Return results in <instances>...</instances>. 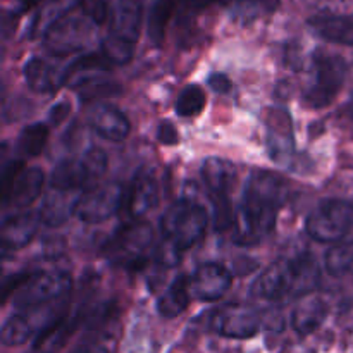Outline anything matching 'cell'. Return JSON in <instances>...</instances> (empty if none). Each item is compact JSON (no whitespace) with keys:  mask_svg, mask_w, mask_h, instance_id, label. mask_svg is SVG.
I'll list each match as a JSON object with an SVG mask.
<instances>
[{"mask_svg":"<svg viewBox=\"0 0 353 353\" xmlns=\"http://www.w3.org/2000/svg\"><path fill=\"white\" fill-rule=\"evenodd\" d=\"M81 100L93 99H105V97H119L123 88L114 81H105V79H88L81 83Z\"/></svg>","mask_w":353,"mask_h":353,"instance_id":"31","label":"cell"},{"mask_svg":"<svg viewBox=\"0 0 353 353\" xmlns=\"http://www.w3.org/2000/svg\"><path fill=\"white\" fill-rule=\"evenodd\" d=\"M164 240L185 252L195 247L207 230V212L193 200H178L172 203L161 221Z\"/></svg>","mask_w":353,"mask_h":353,"instance_id":"3","label":"cell"},{"mask_svg":"<svg viewBox=\"0 0 353 353\" xmlns=\"http://www.w3.org/2000/svg\"><path fill=\"white\" fill-rule=\"evenodd\" d=\"M38 221L34 214L17 212L3 217L2 221V247L3 250L23 248L33 240L38 230Z\"/></svg>","mask_w":353,"mask_h":353,"instance_id":"20","label":"cell"},{"mask_svg":"<svg viewBox=\"0 0 353 353\" xmlns=\"http://www.w3.org/2000/svg\"><path fill=\"white\" fill-rule=\"evenodd\" d=\"M48 140V128L43 123H34L24 128L17 138V152L24 157H37L41 154Z\"/></svg>","mask_w":353,"mask_h":353,"instance_id":"27","label":"cell"},{"mask_svg":"<svg viewBox=\"0 0 353 353\" xmlns=\"http://www.w3.org/2000/svg\"><path fill=\"white\" fill-rule=\"evenodd\" d=\"M69 110H71L69 103H65V102L57 103V105L52 107L50 114H48V119H50L52 124H61L62 121L69 116Z\"/></svg>","mask_w":353,"mask_h":353,"instance_id":"40","label":"cell"},{"mask_svg":"<svg viewBox=\"0 0 353 353\" xmlns=\"http://www.w3.org/2000/svg\"><path fill=\"white\" fill-rule=\"evenodd\" d=\"M157 137L159 140H161V143L164 145H176L179 141L178 130H176L174 124L169 123V121H162V123L159 124Z\"/></svg>","mask_w":353,"mask_h":353,"instance_id":"37","label":"cell"},{"mask_svg":"<svg viewBox=\"0 0 353 353\" xmlns=\"http://www.w3.org/2000/svg\"><path fill=\"white\" fill-rule=\"evenodd\" d=\"M24 79L28 86L37 93H52L68 81L65 69H59L55 64L40 57H33L26 62Z\"/></svg>","mask_w":353,"mask_h":353,"instance_id":"19","label":"cell"},{"mask_svg":"<svg viewBox=\"0 0 353 353\" xmlns=\"http://www.w3.org/2000/svg\"><path fill=\"white\" fill-rule=\"evenodd\" d=\"M268 148L269 155L272 161L288 162L290 155L293 154V131H292V119L285 110L272 109L268 114Z\"/></svg>","mask_w":353,"mask_h":353,"instance_id":"15","label":"cell"},{"mask_svg":"<svg viewBox=\"0 0 353 353\" xmlns=\"http://www.w3.org/2000/svg\"><path fill=\"white\" fill-rule=\"evenodd\" d=\"M207 83H209V86L214 90V92L221 93V95L231 92L230 78H228L226 74H221V72H216V74L210 76V78L207 79Z\"/></svg>","mask_w":353,"mask_h":353,"instance_id":"39","label":"cell"},{"mask_svg":"<svg viewBox=\"0 0 353 353\" xmlns=\"http://www.w3.org/2000/svg\"><path fill=\"white\" fill-rule=\"evenodd\" d=\"M326 269L333 276H343L353 271V240L338 243L327 250Z\"/></svg>","mask_w":353,"mask_h":353,"instance_id":"28","label":"cell"},{"mask_svg":"<svg viewBox=\"0 0 353 353\" xmlns=\"http://www.w3.org/2000/svg\"><path fill=\"white\" fill-rule=\"evenodd\" d=\"M109 3V34L128 43L140 38L141 6L138 0H107Z\"/></svg>","mask_w":353,"mask_h":353,"instance_id":"14","label":"cell"},{"mask_svg":"<svg viewBox=\"0 0 353 353\" xmlns=\"http://www.w3.org/2000/svg\"><path fill=\"white\" fill-rule=\"evenodd\" d=\"M214 3H231V0H181V6L186 12H200Z\"/></svg>","mask_w":353,"mask_h":353,"instance_id":"38","label":"cell"},{"mask_svg":"<svg viewBox=\"0 0 353 353\" xmlns=\"http://www.w3.org/2000/svg\"><path fill=\"white\" fill-rule=\"evenodd\" d=\"M102 54L105 55L107 61L112 65H123L131 61L134 54V45L121 40V38L107 34L105 40L102 41Z\"/></svg>","mask_w":353,"mask_h":353,"instance_id":"30","label":"cell"},{"mask_svg":"<svg viewBox=\"0 0 353 353\" xmlns=\"http://www.w3.org/2000/svg\"><path fill=\"white\" fill-rule=\"evenodd\" d=\"M83 16L88 17L93 24H103L109 19V3L107 0H79Z\"/></svg>","mask_w":353,"mask_h":353,"instance_id":"34","label":"cell"},{"mask_svg":"<svg viewBox=\"0 0 353 353\" xmlns=\"http://www.w3.org/2000/svg\"><path fill=\"white\" fill-rule=\"evenodd\" d=\"M212 327L221 336L245 340L257 334L261 330V317L252 307L231 303L214 312Z\"/></svg>","mask_w":353,"mask_h":353,"instance_id":"12","label":"cell"},{"mask_svg":"<svg viewBox=\"0 0 353 353\" xmlns=\"http://www.w3.org/2000/svg\"><path fill=\"white\" fill-rule=\"evenodd\" d=\"M88 123L99 137L110 141H124L130 134V121L121 110L112 105H97L90 112Z\"/></svg>","mask_w":353,"mask_h":353,"instance_id":"16","label":"cell"},{"mask_svg":"<svg viewBox=\"0 0 353 353\" xmlns=\"http://www.w3.org/2000/svg\"><path fill=\"white\" fill-rule=\"evenodd\" d=\"M348 109H350V116L353 117V93H352V99H350V105H348Z\"/></svg>","mask_w":353,"mask_h":353,"instance_id":"43","label":"cell"},{"mask_svg":"<svg viewBox=\"0 0 353 353\" xmlns=\"http://www.w3.org/2000/svg\"><path fill=\"white\" fill-rule=\"evenodd\" d=\"M233 276L223 265L216 262L202 264L196 268L190 279V293L193 299L203 300V302H216L223 299L231 288Z\"/></svg>","mask_w":353,"mask_h":353,"instance_id":"13","label":"cell"},{"mask_svg":"<svg viewBox=\"0 0 353 353\" xmlns=\"http://www.w3.org/2000/svg\"><path fill=\"white\" fill-rule=\"evenodd\" d=\"M152 226L145 221H133L121 228L112 240L107 243L105 250L109 257L116 262L130 264L138 262L143 257L145 250L152 243Z\"/></svg>","mask_w":353,"mask_h":353,"instance_id":"11","label":"cell"},{"mask_svg":"<svg viewBox=\"0 0 353 353\" xmlns=\"http://www.w3.org/2000/svg\"><path fill=\"white\" fill-rule=\"evenodd\" d=\"M179 259H181V250H178L174 245L165 240L159 245L157 252H155V261L164 268H174L179 264Z\"/></svg>","mask_w":353,"mask_h":353,"instance_id":"35","label":"cell"},{"mask_svg":"<svg viewBox=\"0 0 353 353\" xmlns=\"http://www.w3.org/2000/svg\"><path fill=\"white\" fill-rule=\"evenodd\" d=\"M347 62L340 55L316 52L310 81L303 92V103L310 109H324L336 99L347 78Z\"/></svg>","mask_w":353,"mask_h":353,"instance_id":"4","label":"cell"},{"mask_svg":"<svg viewBox=\"0 0 353 353\" xmlns=\"http://www.w3.org/2000/svg\"><path fill=\"white\" fill-rule=\"evenodd\" d=\"M107 171V155L102 148H90L79 159L64 161L52 171L50 186L68 192L92 188Z\"/></svg>","mask_w":353,"mask_h":353,"instance_id":"5","label":"cell"},{"mask_svg":"<svg viewBox=\"0 0 353 353\" xmlns=\"http://www.w3.org/2000/svg\"><path fill=\"white\" fill-rule=\"evenodd\" d=\"M38 0H19V6H21V9H28V7H31L33 6V3H37Z\"/></svg>","mask_w":353,"mask_h":353,"instance_id":"42","label":"cell"},{"mask_svg":"<svg viewBox=\"0 0 353 353\" xmlns=\"http://www.w3.org/2000/svg\"><path fill=\"white\" fill-rule=\"evenodd\" d=\"M76 353H107L103 348H99V347H85V348H79Z\"/></svg>","mask_w":353,"mask_h":353,"instance_id":"41","label":"cell"},{"mask_svg":"<svg viewBox=\"0 0 353 353\" xmlns=\"http://www.w3.org/2000/svg\"><path fill=\"white\" fill-rule=\"evenodd\" d=\"M234 9L247 17L259 16V14L274 12L279 6V0H231Z\"/></svg>","mask_w":353,"mask_h":353,"instance_id":"33","label":"cell"},{"mask_svg":"<svg viewBox=\"0 0 353 353\" xmlns=\"http://www.w3.org/2000/svg\"><path fill=\"white\" fill-rule=\"evenodd\" d=\"M330 307L323 299H307L293 310L292 324L299 334H310L324 323Z\"/></svg>","mask_w":353,"mask_h":353,"instance_id":"23","label":"cell"},{"mask_svg":"<svg viewBox=\"0 0 353 353\" xmlns=\"http://www.w3.org/2000/svg\"><path fill=\"white\" fill-rule=\"evenodd\" d=\"M176 0H147V33L154 45H161Z\"/></svg>","mask_w":353,"mask_h":353,"instance_id":"25","label":"cell"},{"mask_svg":"<svg viewBox=\"0 0 353 353\" xmlns=\"http://www.w3.org/2000/svg\"><path fill=\"white\" fill-rule=\"evenodd\" d=\"M214 209V226L217 231H226L236 223V214L231 205L230 196H210Z\"/></svg>","mask_w":353,"mask_h":353,"instance_id":"32","label":"cell"},{"mask_svg":"<svg viewBox=\"0 0 353 353\" xmlns=\"http://www.w3.org/2000/svg\"><path fill=\"white\" fill-rule=\"evenodd\" d=\"M202 178L209 190V196H230L236 181V169L230 161L210 157L203 162Z\"/></svg>","mask_w":353,"mask_h":353,"instance_id":"22","label":"cell"},{"mask_svg":"<svg viewBox=\"0 0 353 353\" xmlns=\"http://www.w3.org/2000/svg\"><path fill=\"white\" fill-rule=\"evenodd\" d=\"M74 193L76 192H68V190H59L50 186V192L45 193L40 210H38V217H40L41 223L50 228L64 224L69 219V216L74 214L76 205L81 199V196H76Z\"/></svg>","mask_w":353,"mask_h":353,"instance_id":"17","label":"cell"},{"mask_svg":"<svg viewBox=\"0 0 353 353\" xmlns=\"http://www.w3.org/2000/svg\"><path fill=\"white\" fill-rule=\"evenodd\" d=\"M43 171L38 168L23 169V162H7L2 171L3 207L23 209L40 196L43 186Z\"/></svg>","mask_w":353,"mask_h":353,"instance_id":"8","label":"cell"},{"mask_svg":"<svg viewBox=\"0 0 353 353\" xmlns=\"http://www.w3.org/2000/svg\"><path fill=\"white\" fill-rule=\"evenodd\" d=\"M159 202V186L150 172H140L133 179L130 192L126 196V207L131 217L145 216L148 210L154 209Z\"/></svg>","mask_w":353,"mask_h":353,"instance_id":"21","label":"cell"},{"mask_svg":"<svg viewBox=\"0 0 353 353\" xmlns=\"http://www.w3.org/2000/svg\"><path fill=\"white\" fill-rule=\"evenodd\" d=\"M205 103V92L199 85H190L179 93L178 100H176V112L181 117H193L202 112Z\"/></svg>","mask_w":353,"mask_h":353,"instance_id":"29","label":"cell"},{"mask_svg":"<svg viewBox=\"0 0 353 353\" xmlns=\"http://www.w3.org/2000/svg\"><path fill=\"white\" fill-rule=\"evenodd\" d=\"M124 200V188L119 183H105L90 190L79 199L74 216L83 223H102L119 210Z\"/></svg>","mask_w":353,"mask_h":353,"instance_id":"10","label":"cell"},{"mask_svg":"<svg viewBox=\"0 0 353 353\" xmlns=\"http://www.w3.org/2000/svg\"><path fill=\"white\" fill-rule=\"evenodd\" d=\"M305 7L321 10V14H334V10L341 9L348 0H299Z\"/></svg>","mask_w":353,"mask_h":353,"instance_id":"36","label":"cell"},{"mask_svg":"<svg viewBox=\"0 0 353 353\" xmlns=\"http://www.w3.org/2000/svg\"><path fill=\"white\" fill-rule=\"evenodd\" d=\"M92 21L88 17L64 14L52 21L43 31V45L52 55H69L83 52L93 38Z\"/></svg>","mask_w":353,"mask_h":353,"instance_id":"7","label":"cell"},{"mask_svg":"<svg viewBox=\"0 0 353 353\" xmlns=\"http://www.w3.org/2000/svg\"><path fill=\"white\" fill-rule=\"evenodd\" d=\"M190 283L185 276L174 279L171 286L168 288V292L159 299L157 302V310L162 317H168V319H172V317L179 316L183 310L188 307L190 303Z\"/></svg>","mask_w":353,"mask_h":353,"instance_id":"26","label":"cell"},{"mask_svg":"<svg viewBox=\"0 0 353 353\" xmlns=\"http://www.w3.org/2000/svg\"><path fill=\"white\" fill-rule=\"evenodd\" d=\"M353 228V203L345 200H324L309 214L305 230L312 240L333 243Z\"/></svg>","mask_w":353,"mask_h":353,"instance_id":"6","label":"cell"},{"mask_svg":"<svg viewBox=\"0 0 353 353\" xmlns=\"http://www.w3.org/2000/svg\"><path fill=\"white\" fill-rule=\"evenodd\" d=\"M321 269L310 254L272 262L254 283V295L264 300L296 299L317 288Z\"/></svg>","mask_w":353,"mask_h":353,"instance_id":"2","label":"cell"},{"mask_svg":"<svg viewBox=\"0 0 353 353\" xmlns=\"http://www.w3.org/2000/svg\"><path fill=\"white\" fill-rule=\"evenodd\" d=\"M286 190L288 185L281 176L264 169L252 172L236 212L234 243L254 247L274 230L276 217L286 199Z\"/></svg>","mask_w":353,"mask_h":353,"instance_id":"1","label":"cell"},{"mask_svg":"<svg viewBox=\"0 0 353 353\" xmlns=\"http://www.w3.org/2000/svg\"><path fill=\"white\" fill-rule=\"evenodd\" d=\"M38 316H41V314L38 310H33V307H31V309H28V312L9 317L2 326V334H0L2 343L7 345V347L26 343L37 331Z\"/></svg>","mask_w":353,"mask_h":353,"instance_id":"24","label":"cell"},{"mask_svg":"<svg viewBox=\"0 0 353 353\" xmlns=\"http://www.w3.org/2000/svg\"><path fill=\"white\" fill-rule=\"evenodd\" d=\"M71 274L64 271L31 272L24 285L12 295L14 305L21 309L41 305L61 299L71 290Z\"/></svg>","mask_w":353,"mask_h":353,"instance_id":"9","label":"cell"},{"mask_svg":"<svg viewBox=\"0 0 353 353\" xmlns=\"http://www.w3.org/2000/svg\"><path fill=\"white\" fill-rule=\"evenodd\" d=\"M314 34L333 43L353 47V17L343 14H317L309 19Z\"/></svg>","mask_w":353,"mask_h":353,"instance_id":"18","label":"cell"}]
</instances>
